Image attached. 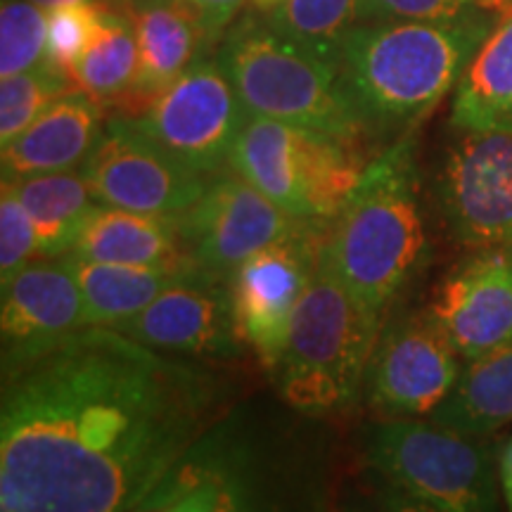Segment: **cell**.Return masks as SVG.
Here are the masks:
<instances>
[{"instance_id": "cell-1", "label": "cell", "mask_w": 512, "mask_h": 512, "mask_svg": "<svg viewBox=\"0 0 512 512\" xmlns=\"http://www.w3.org/2000/svg\"><path fill=\"white\" fill-rule=\"evenodd\" d=\"M204 370L83 328L3 380L0 512H131L219 406Z\"/></svg>"}, {"instance_id": "cell-2", "label": "cell", "mask_w": 512, "mask_h": 512, "mask_svg": "<svg viewBox=\"0 0 512 512\" xmlns=\"http://www.w3.org/2000/svg\"><path fill=\"white\" fill-rule=\"evenodd\" d=\"M496 24L361 22L335 62L344 105L382 150L415 128L456 88Z\"/></svg>"}, {"instance_id": "cell-3", "label": "cell", "mask_w": 512, "mask_h": 512, "mask_svg": "<svg viewBox=\"0 0 512 512\" xmlns=\"http://www.w3.org/2000/svg\"><path fill=\"white\" fill-rule=\"evenodd\" d=\"M413 136L377 152L328 226L320 261L370 313L387 318L430 264Z\"/></svg>"}, {"instance_id": "cell-4", "label": "cell", "mask_w": 512, "mask_h": 512, "mask_svg": "<svg viewBox=\"0 0 512 512\" xmlns=\"http://www.w3.org/2000/svg\"><path fill=\"white\" fill-rule=\"evenodd\" d=\"M382 325L318 254L316 275L294 311L287 344L271 373L278 394L311 418L351 411L366 387Z\"/></svg>"}, {"instance_id": "cell-5", "label": "cell", "mask_w": 512, "mask_h": 512, "mask_svg": "<svg viewBox=\"0 0 512 512\" xmlns=\"http://www.w3.org/2000/svg\"><path fill=\"white\" fill-rule=\"evenodd\" d=\"M366 145L316 128L249 117L228 166L294 219L328 228L368 169Z\"/></svg>"}, {"instance_id": "cell-6", "label": "cell", "mask_w": 512, "mask_h": 512, "mask_svg": "<svg viewBox=\"0 0 512 512\" xmlns=\"http://www.w3.org/2000/svg\"><path fill=\"white\" fill-rule=\"evenodd\" d=\"M216 60L249 117L287 121L368 145L344 105L335 67L275 34L264 17L235 22L221 38Z\"/></svg>"}, {"instance_id": "cell-7", "label": "cell", "mask_w": 512, "mask_h": 512, "mask_svg": "<svg viewBox=\"0 0 512 512\" xmlns=\"http://www.w3.org/2000/svg\"><path fill=\"white\" fill-rule=\"evenodd\" d=\"M370 470L444 512H503L498 451L432 420H382L366 441Z\"/></svg>"}, {"instance_id": "cell-8", "label": "cell", "mask_w": 512, "mask_h": 512, "mask_svg": "<svg viewBox=\"0 0 512 512\" xmlns=\"http://www.w3.org/2000/svg\"><path fill=\"white\" fill-rule=\"evenodd\" d=\"M432 202L460 247L512 245V131L451 126L434 164Z\"/></svg>"}, {"instance_id": "cell-9", "label": "cell", "mask_w": 512, "mask_h": 512, "mask_svg": "<svg viewBox=\"0 0 512 512\" xmlns=\"http://www.w3.org/2000/svg\"><path fill=\"white\" fill-rule=\"evenodd\" d=\"M162 150L204 176L221 174L249 114L219 60H197L138 117Z\"/></svg>"}, {"instance_id": "cell-10", "label": "cell", "mask_w": 512, "mask_h": 512, "mask_svg": "<svg viewBox=\"0 0 512 512\" xmlns=\"http://www.w3.org/2000/svg\"><path fill=\"white\" fill-rule=\"evenodd\" d=\"M460 354L430 309L382 325L366 373L368 408L380 420L430 418L460 377Z\"/></svg>"}, {"instance_id": "cell-11", "label": "cell", "mask_w": 512, "mask_h": 512, "mask_svg": "<svg viewBox=\"0 0 512 512\" xmlns=\"http://www.w3.org/2000/svg\"><path fill=\"white\" fill-rule=\"evenodd\" d=\"M81 174L102 207L164 219L185 214L211 181L171 157L126 117L107 121Z\"/></svg>"}, {"instance_id": "cell-12", "label": "cell", "mask_w": 512, "mask_h": 512, "mask_svg": "<svg viewBox=\"0 0 512 512\" xmlns=\"http://www.w3.org/2000/svg\"><path fill=\"white\" fill-rule=\"evenodd\" d=\"M185 249L204 271L228 280L261 249L309 230H328L294 219L238 174H216L204 195L176 219Z\"/></svg>"}, {"instance_id": "cell-13", "label": "cell", "mask_w": 512, "mask_h": 512, "mask_svg": "<svg viewBox=\"0 0 512 512\" xmlns=\"http://www.w3.org/2000/svg\"><path fill=\"white\" fill-rule=\"evenodd\" d=\"M328 230H309L249 256L228 278L242 344L268 373L278 366L290 323L318 268Z\"/></svg>"}, {"instance_id": "cell-14", "label": "cell", "mask_w": 512, "mask_h": 512, "mask_svg": "<svg viewBox=\"0 0 512 512\" xmlns=\"http://www.w3.org/2000/svg\"><path fill=\"white\" fill-rule=\"evenodd\" d=\"M0 302V370L19 373L36 358L88 328L79 283L64 256L43 259L3 285Z\"/></svg>"}, {"instance_id": "cell-15", "label": "cell", "mask_w": 512, "mask_h": 512, "mask_svg": "<svg viewBox=\"0 0 512 512\" xmlns=\"http://www.w3.org/2000/svg\"><path fill=\"white\" fill-rule=\"evenodd\" d=\"M427 309L463 361L512 342V245L470 249L441 275Z\"/></svg>"}, {"instance_id": "cell-16", "label": "cell", "mask_w": 512, "mask_h": 512, "mask_svg": "<svg viewBox=\"0 0 512 512\" xmlns=\"http://www.w3.org/2000/svg\"><path fill=\"white\" fill-rule=\"evenodd\" d=\"M119 332L159 354L190 358H235L245 347L235 325L228 280L204 268L159 294Z\"/></svg>"}, {"instance_id": "cell-17", "label": "cell", "mask_w": 512, "mask_h": 512, "mask_svg": "<svg viewBox=\"0 0 512 512\" xmlns=\"http://www.w3.org/2000/svg\"><path fill=\"white\" fill-rule=\"evenodd\" d=\"M138 41V79L126 95L131 114L140 112L209 50L200 12L188 0H136L126 5Z\"/></svg>"}, {"instance_id": "cell-18", "label": "cell", "mask_w": 512, "mask_h": 512, "mask_svg": "<svg viewBox=\"0 0 512 512\" xmlns=\"http://www.w3.org/2000/svg\"><path fill=\"white\" fill-rule=\"evenodd\" d=\"M102 121V105L86 91L62 95L27 131L3 145V178L81 169L105 131Z\"/></svg>"}, {"instance_id": "cell-19", "label": "cell", "mask_w": 512, "mask_h": 512, "mask_svg": "<svg viewBox=\"0 0 512 512\" xmlns=\"http://www.w3.org/2000/svg\"><path fill=\"white\" fill-rule=\"evenodd\" d=\"M76 259L121 266L197 264L185 249L176 219L102 207L83 226L72 252Z\"/></svg>"}, {"instance_id": "cell-20", "label": "cell", "mask_w": 512, "mask_h": 512, "mask_svg": "<svg viewBox=\"0 0 512 512\" xmlns=\"http://www.w3.org/2000/svg\"><path fill=\"white\" fill-rule=\"evenodd\" d=\"M79 283L86 304L88 328L119 330L126 320L143 313L159 294L202 268L200 264L181 266H121L64 256Z\"/></svg>"}, {"instance_id": "cell-21", "label": "cell", "mask_w": 512, "mask_h": 512, "mask_svg": "<svg viewBox=\"0 0 512 512\" xmlns=\"http://www.w3.org/2000/svg\"><path fill=\"white\" fill-rule=\"evenodd\" d=\"M451 126L512 131V8L498 19L458 79Z\"/></svg>"}, {"instance_id": "cell-22", "label": "cell", "mask_w": 512, "mask_h": 512, "mask_svg": "<svg viewBox=\"0 0 512 512\" xmlns=\"http://www.w3.org/2000/svg\"><path fill=\"white\" fill-rule=\"evenodd\" d=\"M427 420L467 437L489 439L512 422V342L467 361L451 394Z\"/></svg>"}, {"instance_id": "cell-23", "label": "cell", "mask_w": 512, "mask_h": 512, "mask_svg": "<svg viewBox=\"0 0 512 512\" xmlns=\"http://www.w3.org/2000/svg\"><path fill=\"white\" fill-rule=\"evenodd\" d=\"M29 211L41 259H60L72 252L83 226L98 209L81 169L29 178H3Z\"/></svg>"}, {"instance_id": "cell-24", "label": "cell", "mask_w": 512, "mask_h": 512, "mask_svg": "<svg viewBox=\"0 0 512 512\" xmlns=\"http://www.w3.org/2000/svg\"><path fill=\"white\" fill-rule=\"evenodd\" d=\"M138 41L128 15L105 8L98 36L72 67V79L100 105L126 100L138 79Z\"/></svg>"}, {"instance_id": "cell-25", "label": "cell", "mask_w": 512, "mask_h": 512, "mask_svg": "<svg viewBox=\"0 0 512 512\" xmlns=\"http://www.w3.org/2000/svg\"><path fill=\"white\" fill-rule=\"evenodd\" d=\"M275 34L335 67L339 50L358 22V0H280L261 12Z\"/></svg>"}, {"instance_id": "cell-26", "label": "cell", "mask_w": 512, "mask_h": 512, "mask_svg": "<svg viewBox=\"0 0 512 512\" xmlns=\"http://www.w3.org/2000/svg\"><path fill=\"white\" fill-rule=\"evenodd\" d=\"M76 88L72 74L53 62L0 79V145L12 143L53 102Z\"/></svg>"}, {"instance_id": "cell-27", "label": "cell", "mask_w": 512, "mask_h": 512, "mask_svg": "<svg viewBox=\"0 0 512 512\" xmlns=\"http://www.w3.org/2000/svg\"><path fill=\"white\" fill-rule=\"evenodd\" d=\"M50 62L48 15L29 0L0 3V79Z\"/></svg>"}, {"instance_id": "cell-28", "label": "cell", "mask_w": 512, "mask_h": 512, "mask_svg": "<svg viewBox=\"0 0 512 512\" xmlns=\"http://www.w3.org/2000/svg\"><path fill=\"white\" fill-rule=\"evenodd\" d=\"M482 0H358V22L496 24Z\"/></svg>"}, {"instance_id": "cell-29", "label": "cell", "mask_w": 512, "mask_h": 512, "mask_svg": "<svg viewBox=\"0 0 512 512\" xmlns=\"http://www.w3.org/2000/svg\"><path fill=\"white\" fill-rule=\"evenodd\" d=\"M105 5L83 3L48 12V55L57 67L72 72L81 55L91 48L102 24Z\"/></svg>"}, {"instance_id": "cell-30", "label": "cell", "mask_w": 512, "mask_h": 512, "mask_svg": "<svg viewBox=\"0 0 512 512\" xmlns=\"http://www.w3.org/2000/svg\"><path fill=\"white\" fill-rule=\"evenodd\" d=\"M38 256V238L29 211L8 181L0 188V283H10Z\"/></svg>"}, {"instance_id": "cell-31", "label": "cell", "mask_w": 512, "mask_h": 512, "mask_svg": "<svg viewBox=\"0 0 512 512\" xmlns=\"http://www.w3.org/2000/svg\"><path fill=\"white\" fill-rule=\"evenodd\" d=\"M214 512H280L271 494L252 477L242 453L228 444L223 453L221 496Z\"/></svg>"}, {"instance_id": "cell-32", "label": "cell", "mask_w": 512, "mask_h": 512, "mask_svg": "<svg viewBox=\"0 0 512 512\" xmlns=\"http://www.w3.org/2000/svg\"><path fill=\"white\" fill-rule=\"evenodd\" d=\"M188 3L200 12L209 46H216L226 36V31L233 27V19L238 17L242 5L249 0H188Z\"/></svg>"}, {"instance_id": "cell-33", "label": "cell", "mask_w": 512, "mask_h": 512, "mask_svg": "<svg viewBox=\"0 0 512 512\" xmlns=\"http://www.w3.org/2000/svg\"><path fill=\"white\" fill-rule=\"evenodd\" d=\"M373 512H444L432 503L408 494L399 484L389 482L380 475L373 479Z\"/></svg>"}, {"instance_id": "cell-34", "label": "cell", "mask_w": 512, "mask_h": 512, "mask_svg": "<svg viewBox=\"0 0 512 512\" xmlns=\"http://www.w3.org/2000/svg\"><path fill=\"white\" fill-rule=\"evenodd\" d=\"M181 489H183V472H181V463H178L176 470L171 472V475L166 477L164 482L159 484L157 489L131 512H171L174 510V503L178 501V496H181Z\"/></svg>"}, {"instance_id": "cell-35", "label": "cell", "mask_w": 512, "mask_h": 512, "mask_svg": "<svg viewBox=\"0 0 512 512\" xmlns=\"http://www.w3.org/2000/svg\"><path fill=\"white\" fill-rule=\"evenodd\" d=\"M498 482L505 512H512V437L498 448Z\"/></svg>"}, {"instance_id": "cell-36", "label": "cell", "mask_w": 512, "mask_h": 512, "mask_svg": "<svg viewBox=\"0 0 512 512\" xmlns=\"http://www.w3.org/2000/svg\"><path fill=\"white\" fill-rule=\"evenodd\" d=\"M29 3L38 5L41 10H57V8H67V5H83V3H98V0H29Z\"/></svg>"}, {"instance_id": "cell-37", "label": "cell", "mask_w": 512, "mask_h": 512, "mask_svg": "<svg viewBox=\"0 0 512 512\" xmlns=\"http://www.w3.org/2000/svg\"><path fill=\"white\" fill-rule=\"evenodd\" d=\"M482 3L494 12H508L512 8V0H482Z\"/></svg>"}, {"instance_id": "cell-38", "label": "cell", "mask_w": 512, "mask_h": 512, "mask_svg": "<svg viewBox=\"0 0 512 512\" xmlns=\"http://www.w3.org/2000/svg\"><path fill=\"white\" fill-rule=\"evenodd\" d=\"M275 3H280V0H249V5H252V10H256V12L271 10Z\"/></svg>"}, {"instance_id": "cell-39", "label": "cell", "mask_w": 512, "mask_h": 512, "mask_svg": "<svg viewBox=\"0 0 512 512\" xmlns=\"http://www.w3.org/2000/svg\"><path fill=\"white\" fill-rule=\"evenodd\" d=\"M339 512H370L368 508H363V505H356V503H347V505H344V508L342 510H339Z\"/></svg>"}, {"instance_id": "cell-40", "label": "cell", "mask_w": 512, "mask_h": 512, "mask_svg": "<svg viewBox=\"0 0 512 512\" xmlns=\"http://www.w3.org/2000/svg\"><path fill=\"white\" fill-rule=\"evenodd\" d=\"M121 3H124V5H128V3H136V0H121Z\"/></svg>"}]
</instances>
